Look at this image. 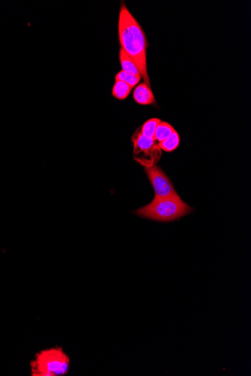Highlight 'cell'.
<instances>
[{
  "instance_id": "1",
  "label": "cell",
  "mask_w": 251,
  "mask_h": 376,
  "mask_svg": "<svg viewBox=\"0 0 251 376\" xmlns=\"http://www.w3.org/2000/svg\"><path fill=\"white\" fill-rule=\"evenodd\" d=\"M118 34L120 49L134 60L145 83L150 87L151 83L147 70L146 36L142 26L124 3H122L119 14Z\"/></svg>"
},
{
  "instance_id": "2",
  "label": "cell",
  "mask_w": 251,
  "mask_h": 376,
  "mask_svg": "<svg viewBox=\"0 0 251 376\" xmlns=\"http://www.w3.org/2000/svg\"><path fill=\"white\" fill-rule=\"evenodd\" d=\"M193 209L186 204L179 195L157 198L133 212L135 215L153 221L170 223L192 214Z\"/></svg>"
},
{
  "instance_id": "3",
  "label": "cell",
  "mask_w": 251,
  "mask_h": 376,
  "mask_svg": "<svg viewBox=\"0 0 251 376\" xmlns=\"http://www.w3.org/2000/svg\"><path fill=\"white\" fill-rule=\"evenodd\" d=\"M70 359L63 348L54 347L41 351L31 362L33 376H62L68 373Z\"/></svg>"
},
{
  "instance_id": "4",
  "label": "cell",
  "mask_w": 251,
  "mask_h": 376,
  "mask_svg": "<svg viewBox=\"0 0 251 376\" xmlns=\"http://www.w3.org/2000/svg\"><path fill=\"white\" fill-rule=\"evenodd\" d=\"M135 160L144 167L148 180H150L154 188V193H155L154 198H168V197L178 195L171 180L159 166L157 165V164L151 163V161H147L145 158H141V157L139 158L135 157Z\"/></svg>"
},
{
  "instance_id": "5",
  "label": "cell",
  "mask_w": 251,
  "mask_h": 376,
  "mask_svg": "<svg viewBox=\"0 0 251 376\" xmlns=\"http://www.w3.org/2000/svg\"><path fill=\"white\" fill-rule=\"evenodd\" d=\"M132 142L134 145V153L139 155L143 153L145 156L149 157L147 161L157 164L161 156V150L159 145L154 139H149L144 136L141 133L140 129H138L132 137Z\"/></svg>"
},
{
  "instance_id": "6",
  "label": "cell",
  "mask_w": 251,
  "mask_h": 376,
  "mask_svg": "<svg viewBox=\"0 0 251 376\" xmlns=\"http://www.w3.org/2000/svg\"><path fill=\"white\" fill-rule=\"evenodd\" d=\"M133 98L141 105H153L156 102L152 90L145 82L136 86L133 92Z\"/></svg>"
},
{
  "instance_id": "7",
  "label": "cell",
  "mask_w": 251,
  "mask_h": 376,
  "mask_svg": "<svg viewBox=\"0 0 251 376\" xmlns=\"http://www.w3.org/2000/svg\"><path fill=\"white\" fill-rule=\"evenodd\" d=\"M119 57H120V64H121L122 69H123L122 71L142 77L139 68H138L134 60L130 56L127 55L122 49L120 50Z\"/></svg>"
},
{
  "instance_id": "8",
  "label": "cell",
  "mask_w": 251,
  "mask_h": 376,
  "mask_svg": "<svg viewBox=\"0 0 251 376\" xmlns=\"http://www.w3.org/2000/svg\"><path fill=\"white\" fill-rule=\"evenodd\" d=\"M174 130L175 129L171 125L166 122L161 121L156 129L154 136V141L158 142V144L164 142V140L168 139Z\"/></svg>"
},
{
  "instance_id": "9",
  "label": "cell",
  "mask_w": 251,
  "mask_h": 376,
  "mask_svg": "<svg viewBox=\"0 0 251 376\" xmlns=\"http://www.w3.org/2000/svg\"><path fill=\"white\" fill-rule=\"evenodd\" d=\"M180 145V137L175 130L164 142L158 144L159 148L165 152H171L175 150Z\"/></svg>"
},
{
  "instance_id": "10",
  "label": "cell",
  "mask_w": 251,
  "mask_h": 376,
  "mask_svg": "<svg viewBox=\"0 0 251 376\" xmlns=\"http://www.w3.org/2000/svg\"><path fill=\"white\" fill-rule=\"evenodd\" d=\"M132 89L133 88L125 82L116 80L112 89L113 96L115 97L117 99H125L130 95Z\"/></svg>"
},
{
  "instance_id": "11",
  "label": "cell",
  "mask_w": 251,
  "mask_h": 376,
  "mask_svg": "<svg viewBox=\"0 0 251 376\" xmlns=\"http://www.w3.org/2000/svg\"><path fill=\"white\" fill-rule=\"evenodd\" d=\"M161 120L158 118H152L147 120L140 129L141 133L144 136L149 138V139H154V133H155L156 129L158 127Z\"/></svg>"
},
{
  "instance_id": "12",
  "label": "cell",
  "mask_w": 251,
  "mask_h": 376,
  "mask_svg": "<svg viewBox=\"0 0 251 376\" xmlns=\"http://www.w3.org/2000/svg\"><path fill=\"white\" fill-rule=\"evenodd\" d=\"M141 78H142L141 76L134 75L125 73L123 71L117 73L115 77L116 80H120V81L125 82V83L130 85L132 88L134 87V86H136L139 83Z\"/></svg>"
}]
</instances>
